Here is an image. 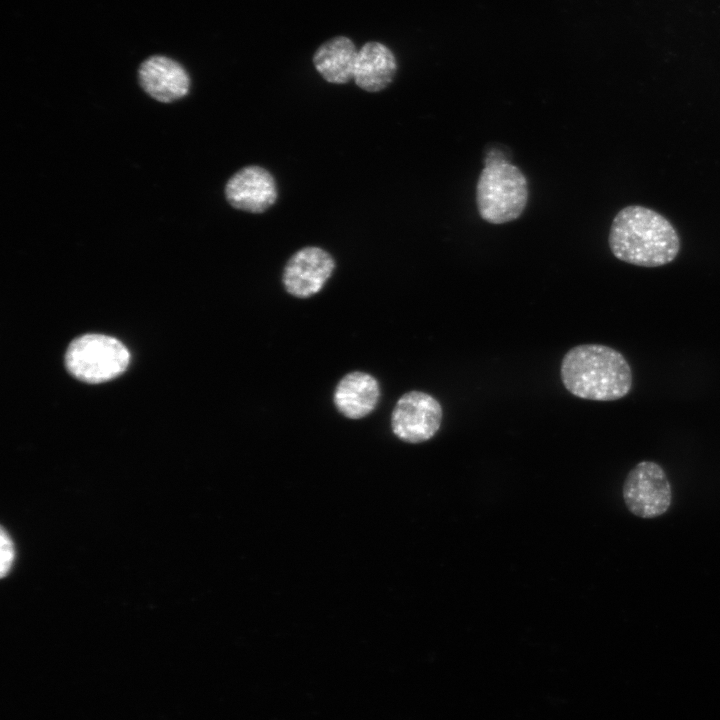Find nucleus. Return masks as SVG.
I'll use <instances>...</instances> for the list:
<instances>
[{
    "label": "nucleus",
    "instance_id": "obj_4",
    "mask_svg": "<svg viewBox=\"0 0 720 720\" xmlns=\"http://www.w3.org/2000/svg\"><path fill=\"white\" fill-rule=\"evenodd\" d=\"M130 353L116 338L86 334L74 339L65 354L67 370L87 383L109 381L128 367Z\"/></svg>",
    "mask_w": 720,
    "mask_h": 720
},
{
    "label": "nucleus",
    "instance_id": "obj_1",
    "mask_svg": "<svg viewBox=\"0 0 720 720\" xmlns=\"http://www.w3.org/2000/svg\"><path fill=\"white\" fill-rule=\"evenodd\" d=\"M608 241L617 259L642 267L666 265L680 250L672 224L656 211L638 205L627 206L616 214Z\"/></svg>",
    "mask_w": 720,
    "mask_h": 720
},
{
    "label": "nucleus",
    "instance_id": "obj_12",
    "mask_svg": "<svg viewBox=\"0 0 720 720\" xmlns=\"http://www.w3.org/2000/svg\"><path fill=\"white\" fill-rule=\"evenodd\" d=\"M358 51L351 39L337 36L324 42L315 51L313 63L329 83L344 84L354 78Z\"/></svg>",
    "mask_w": 720,
    "mask_h": 720
},
{
    "label": "nucleus",
    "instance_id": "obj_6",
    "mask_svg": "<svg viewBox=\"0 0 720 720\" xmlns=\"http://www.w3.org/2000/svg\"><path fill=\"white\" fill-rule=\"evenodd\" d=\"M442 406L432 395L410 391L396 402L391 414L394 435L407 443L428 441L441 427Z\"/></svg>",
    "mask_w": 720,
    "mask_h": 720
},
{
    "label": "nucleus",
    "instance_id": "obj_7",
    "mask_svg": "<svg viewBox=\"0 0 720 720\" xmlns=\"http://www.w3.org/2000/svg\"><path fill=\"white\" fill-rule=\"evenodd\" d=\"M335 269L333 257L320 247H304L287 261L282 275L285 290L307 298L318 293Z\"/></svg>",
    "mask_w": 720,
    "mask_h": 720
},
{
    "label": "nucleus",
    "instance_id": "obj_11",
    "mask_svg": "<svg viewBox=\"0 0 720 720\" xmlns=\"http://www.w3.org/2000/svg\"><path fill=\"white\" fill-rule=\"evenodd\" d=\"M396 71L397 62L392 51L380 42L371 41L358 51L353 80L367 92H379L389 86Z\"/></svg>",
    "mask_w": 720,
    "mask_h": 720
},
{
    "label": "nucleus",
    "instance_id": "obj_2",
    "mask_svg": "<svg viewBox=\"0 0 720 720\" xmlns=\"http://www.w3.org/2000/svg\"><path fill=\"white\" fill-rule=\"evenodd\" d=\"M565 388L574 396L594 401L625 397L632 388V370L616 349L602 344H581L563 357L560 368Z\"/></svg>",
    "mask_w": 720,
    "mask_h": 720
},
{
    "label": "nucleus",
    "instance_id": "obj_8",
    "mask_svg": "<svg viewBox=\"0 0 720 720\" xmlns=\"http://www.w3.org/2000/svg\"><path fill=\"white\" fill-rule=\"evenodd\" d=\"M225 196L232 207L258 214L276 202L278 190L268 170L252 165L240 169L227 181Z\"/></svg>",
    "mask_w": 720,
    "mask_h": 720
},
{
    "label": "nucleus",
    "instance_id": "obj_3",
    "mask_svg": "<svg viewBox=\"0 0 720 720\" xmlns=\"http://www.w3.org/2000/svg\"><path fill=\"white\" fill-rule=\"evenodd\" d=\"M528 201V182L522 171L504 158L489 153L476 187L479 215L491 224L517 219Z\"/></svg>",
    "mask_w": 720,
    "mask_h": 720
},
{
    "label": "nucleus",
    "instance_id": "obj_5",
    "mask_svg": "<svg viewBox=\"0 0 720 720\" xmlns=\"http://www.w3.org/2000/svg\"><path fill=\"white\" fill-rule=\"evenodd\" d=\"M624 503L633 515L651 519L663 515L672 502V490L664 469L656 462H639L623 484Z\"/></svg>",
    "mask_w": 720,
    "mask_h": 720
},
{
    "label": "nucleus",
    "instance_id": "obj_10",
    "mask_svg": "<svg viewBox=\"0 0 720 720\" xmlns=\"http://www.w3.org/2000/svg\"><path fill=\"white\" fill-rule=\"evenodd\" d=\"M380 398L378 381L370 374L354 371L346 374L337 384L333 401L337 410L350 419L370 414Z\"/></svg>",
    "mask_w": 720,
    "mask_h": 720
},
{
    "label": "nucleus",
    "instance_id": "obj_9",
    "mask_svg": "<svg viewBox=\"0 0 720 720\" xmlns=\"http://www.w3.org/2000/svg\"><path fill=\"white\" fill-rule=\"evenodd\" d=\"M138 77L143 90L163 103L184 97L190 86L185 69L165 56H152L145 60L139 68Z\"/></svg>",
    "mask_w": 720,
    "mask_h": 720
},
{
    "label": "nucleus",
    "instance_id": "obj_13",
    "mask_svg": "<svg viewBox=\"0 0 720 720\" xmlns=\"http://www.w3.org/2000/svg\"><path fill=\"white\" fill-rule=\"evenodd\" d=\"M1 564H0V573L1 577H4L10 570L13 560H14V546L11 538L6 533L4 528H1Z\"/></svg>",
    "mask_w": 720,
    "mask_h": 720
}]
</instances>
